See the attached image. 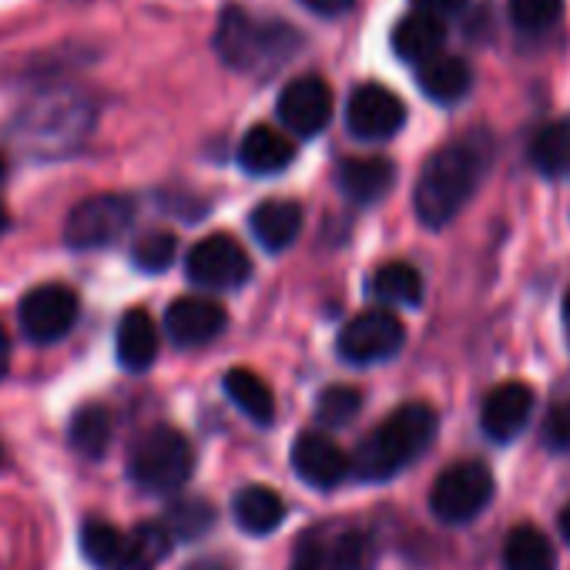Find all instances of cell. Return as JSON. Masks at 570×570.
Returning a JSON list of instances; mask_svg holds the SVG:
<instances>
[{
	"mask_svg": "<svg viewBox=\"0 0 570 570\" xmlns=\"http://www.w3.org/2000/svg\"><path fill=\"white\" fill-rule=\"evenodd\" d=\"M436 436V413L426 403H406L390 413L360 446L350 470L360 480H390L410 466Z\"/></svg>",
	"mask_w": 570,
	"mask_h": 570,
	"instance_id": "cell-1",
	"label": "cell"
},
{
	"mask_svg": "<svg viewBox=\"0 0 570 570\" xmlns=\"http://www.w3.org/2000/svg\"><path fill=\"white\" fill-rule=\"evenodd\" d=\"M480 155L473 151V145H446L440 148L426 165L423 175L416 181V215L423 225L430 228H443L446 222H453L460 215V208L470 202L476 181H480Z\"/></svg>",
	"mask_w": 570,
	"mask_h": 570,
	"instance_id": "cell-2",
	"label": "cell"
},
{
	"mask_svg": "<svg viewBox=\"0 0 570 570\" xmlns=\"http://www.w3.org/2000/svg\"><path fill=\"white\" fill-rule=\"evenodd\" d=\"M293 48L296 38L289 28L262 24L242 8H228L215 31V51L235 71H258L265 65H278Z\"/></svg>",
	"mask_w": 570,
	"mask_h": 570,
	"instance_id": "cell-3",
	"label": "cell"
},
{
	"mask_svg": "<svg viewBox=\"0 0 570 570\" xmlns=\"http://www.w3.org/2000/svg\"><path fill=\"white\" fill-rule=\"evenodd\" d=\"M195 470L191 443L171 426H151L128 453V476L145 493H175Z\"/></svg>",
	"mask_w": 570,
	"mask_h": 570,
	"instance_id": "cell-4",
	"label": "cell"
},
{
	"mask_svg": "<svg viewBox=\"0 0 570 570\" xmlns=\"http://www.w3.org/2000/svg\"><path fill=\"white\" fill-rule=\"evenodd\" d=\"M373 537L353 527H313L299 537L289 570H373Z\"/></svg>",
	"mask_w": 570,
	"mask_h": 570,
	"instance_id": "cell-5",
	"label": "cell"
},
{
	"mask_svg": "<svg viewBox=\"0 0 570 570\" xmlns=\"http://www.w3.org/2000/svg\"><path fill=\"white\" fill-rule=\"evenodd\" d=\"M490 497H493L490 466L480 460H463V463L446 466L436 476L433 493H430V507L443 523L460 527V523H470L473 517H480L483 507L490 503Z\"/></svg>",
	"mask_w": 570,
	"mask_h": 570,
	"instance_id": "cell-6",
	"label": "cell"
},
{
	"mask_svg": "<svg viewBox=\"0 0 570 570\" xmlns=\"http://www.w3.org/2000/svg\"><path fill=\"white\" fill-rule=\"evenodd\" d=\"M135 222V202L128 195H95L85 198L65 222V245L88 252L118 242Z\"/></svg>",
	"mask_w": 570,
	"mask_h": 570,
	"instance_id": "cell-7",
	"label": "cell"
},
{
	"mask_svg": "<svg viewBox=\"0 0 570 570\" xmlns=\"http://www.w3.org/2000/svg\"><path fill=\"white\" fill-rule=\"evenodd\" d=\"M406 343L403 323L386 309H370L353 316L336 340V353L350 366H373L383 360H393Z\"/></svg>",
	"mask_w": 570,
	"mask_h": 570,
	"instance_id": "cell-8",
	"label": "cell"
},
{
	"mask_svg": "<svg viewBox=\"0 0 570 570\" xmlns=\"http://www.w3.org/2000/svg\"><path fill=\"white\" fill-rule=\"evenodd\" d=\"M18 320H21V333L31 343H41V346L58 343L78 323V296L61 282L35 285V289L21 299Z\"/></svg>",
	"mask_w": 570,
	"mask_h": 570,
	"instance_id": "cell-9",
	"label": "cell"
},
{
	"mask_svg": "<svg viewBox=\"0 0 570 570\" xmlns=\"http://www.w3.org/2000/svg\"><path fill=\"white\" fill-rule=\"evenodd\" d=\"M248 272L252 262L232 235H208L198 245H191L185 258V275L195 285H202V289H238V285H245Z\"/></svg>",
	"mask_w": 570,
	"mask_h": 570,
	"instance_id": "cell-10",
	"label": "cell"
},
{
	"mask_svg": "<svg viewBox=\"0 0 570 570\" xmlns=\"http://www.w3.org/2000/svg\"><path fill=\"white\" fill-rule=\"evenodd\" d=\"M278 118L299 138H313L320 135L330 118H333V91L323 78L306 75L296 78L293 85H285L278 95Z\"/></svg>",
	"mask_w": 570,
	"mask_h": 570,
	"instance_id": "cell-11",
	"label": "cell"
},
{
	"mask_svg": "<svg viewBox=\"0 0 570 570\" xmlns=\"http://www.w3.org/2000/svg\"><path fill=\"white\" fill-rule=\"evenodd\" d=\"M406 121V105L383 85H363L346 105V125L363 141H386Z\"/></svg>",
	"mask_w": 570,
	"mask_h": 570,
	"instance_id": "cell-12",
	"label": "cell"
},
{
	"mask_svg": "<svg viewBox=\"0 0 570 570\" xmlns=\"http://www.w3.org/2000/svg\"><path fill=\"white\" fill-rule=\"evenodd\" d=\"M293 470L316 490H333L350 476V456L326 433H303L293 443Z\"/></svg>",
	"mask_w": 570,
	"mask_h": 570,
	"instance_id": "cell-13",
	"label": "cell"
},
{
	"mask_svg": "<svg viewBox=\"0 0 570 570\" xmlns=\"http://www.w3.org/2000/svg\"><path fill=\"white\" fill-rule=\"evenodd\" d=\"M225 323H228L225 309L198 296H181L165 313V333L175 346H205L215 336H222Z\"/></svg>",
	"mask_w": 570,
	"mask_h": 570,
	"instance_id": "cell-14",
	"label": "cell"
},
{
	"mask_svg": "<svg viewBox=\"0 0 570 570\" xmlns=\"http://www.w3.org/2000/svg\"><path fill=\"white\" fill-rule=\"evenodd\" d=\"M530 413H533V393L523 383H503L483 400L480 423L490 440L507 443L527 426Z\"/></svg>",
	"mask_w": 570,
	"mask_h": 570,
	"instance_id": "cell-15",
	"label": "cell"
},
{
	"mask_svg": "<svg viewBox=\"0 0 570 570\" xmlns=\"http://www.w3.org/2000/svg\"><path fill=\"white\" fill-rule=\"evenodd\" d=\"M293 158H296L293 138H285L272 125L248 128L242 145H238V165L248 175H278V171H285L293 165Z\"/></svg>",
	"mask_w": 570,
	"mask_h": 570,
	"instance_id": "cell-16",
	"label": "cell"
},
{
	"mask_svg": "<svg viewBox=\"0 0 570 570\" xmlns=\"http://www.w3.org/2000/svg\"><path fill=\"white\" fill-rule=\"evenodd\" d=\"M252 235L262 248L268 252H282L289 248L299 232H303V205L299 202H289V198H272V202H262L255 212H252Z\"/></svg>",
	"mask_w": 570,
	"mask_h": 570,
	"instance_id": "cell-17",
	"label": "cell"
},
{
	"mask_svg": "<svg viewBox=\"0 0 570 570\" xmlns=\"http://www.w3.org/2000/svg\"><path fill=\"white\" fill-rule=\"evenodd\" d=\"M115 350H118V363L128 373H145L158 356V326H155V320L145 309L125 313L121 323H118Z\"/></svg>",
	"mask_w": 570,
	"mask_h": 570,
	"instance_id": "cell-18",
	"label": "cell"
},
{
	"mask_svg": "<svg viewBox=\"0 0 570 570\" xmlns=\"http://www.w3.org/2000/svg\"><path fill=\"white\" fill-rule=\"evenodd\" d=\"M396 181V168L390 158H350L340 168V188L356 205L380 202Z\"/></svg>",
	"mask_w": 570,
	"mask_h": 570,
	"instance_id": "cell-19",
	"label": "cell"
},
{
	"mask_svg": "<svg viewBox=\"0 0 570 570\" xmlns=\"http://www.w3.org/2000/svg\"><path fill=\"white\" fill-rule=\"evenodd\" d=\"M446 45V28H443V18H433V14H410L396 24L393 31V51L406 61V65H423L430 61L433 55H440Z\"/></svg>",
	"mask_w": 570,
	"mask_h": 570,
	"instance_id": "cell-20",
	"label": "cell"
},
{
	"mask_svg": "<svg viewBox=\"0 0 570 570\" xmlns=\"http://www.w3.org/2000/svg\"><path fill=\"white\" fill-rule=\"evenodd\" d=\"M232 513H235V523L245 533L265 537V533H272L285 520V503H282V497L272 487L252 483V487H245V490L235 493Z\"/></svg>",
	"mask_w": 570,
	"mask_h": 570,
	"instance_id": "cell-21",
	"label": "cell"
},
{
	"mask_svg": "<svg viewBox=\"0 0 570 570\" xmlns=\"http://www.w3.org/2000/svg\"><path fill=\"white\" fill-rule=\"evenodd\" d=\"M473 85V75L466 68L463 58H450V55H433L430 61L420 65V88L426 98L440 101V105H453L460 101Z\"/></svg>",
	"mask_w": 570,
	"mask_h": 570,
	"instance_id": "cell-22",
	"label": "cell"
},
{
	"mask_svg": "<svg viewBox=\"0 0 570 570\" xmlns=\"http://www.w3.org/2000/svg\"><path fill=\"white\" fill-rule=\"evenodd\" d=\"M225 393L228 400L258 426H268L275 420V396L265 386V380L252 370H228L225 373Z\"/></svg>",
	"mask_w": 570,
	"mask_h": 570,
	"instance_id": "cell-23",
	"label": "cell"
},
{
	"mask_svg": "<svg viewBox=\"0 0 570 570\" xmlns=\"http://www.w3.org/2000/svg\"><path fill=\"white\" fill-rule=\"evenodd\" d=\"M553 567H557V553L537 527L520 523L510 530L503 543V570H553Z\"/></svg>",
	"mask_w": 570,
	"mask_h": 570,
	"instance_id": "cell-24",
	"label": "cell"
},
{
	"mask_svg": "<svg viewBox=\"0 0 570 570\" xmlns=\"http://www.w3.org/2000/svg\"><path fill=\"white\" fill-rule=\"evenodd\" d=\"M81 550L95 570H125L128 537L108 520H88L81 530Z\"/></svg>",
	"mask_w": 570,
	"mask_h": 570,
	"instance_id": "cell-25",
	"label": "cell"
},
{
	"mask_svg": "<svg viewBox=\"0 0 570 570\" xmlns=\"http://www.w3.org/2000/svg\"><path fill=\"white\" fill-rule=\"evenodd\" d=\"M373 296L393 306H420L423 275L406 262H386L373 275Z\"/></svg>",
	"mask_w": 570,
	"mask_h": 570,
	"instance_id": "cell-26",
	"label": "cell"
},
{
	"mask_svg": "<svg viewBox=\"0 0 570 570\" xmlns=\"http://www.w3.org/2000/svg\"><path fill=\"white\" fill-rule=\"evenodd\" d=\"M68 440L71 446L88 456V460H101L111 446V416L105 406H81L71 420V430H68Z\"/></svg>",
	"mask_w": 570,
	"mask_h": 570,
	"instance_id": "cell-27",
	"label": "cell"
},
{
	"mask_svg": "<svg viewBox=\"0 0 570 570\" xmlns=\"http://www.w3.org/2000/svg\"><path fill=\"white\" fill-rule=\"evenodd\" d=\"M530 161L540 175H567L570 171V125L567 121H550L537 131L530 145Z\"/></svg>",
	"mask_w": 570,
	"mask_h": 570,
	"instance_id": "cell-28",
	"label": "cell"
},
{
	"mask_svg": "<svg viewBox=\"0 0 570 570\" xmlns=\"http://www.w3.org/2000/svg\"><path fill=\"white\" fill-rule=\"evenodd\" d=\"M171 533L165 523H141L131 537H128V560L125 570H155L168 550H171Z\"/></svg>",
	"mask_w": 570,
	"mask_h": 570,
	"instance_id": "cell-29",
	"label": "cell"
},
{
	"mask_svg": "<svg viewBox=\"0 0 570 570\" xmlns=\"http://www.w3.org/2000/svg\"><path fill=\"white\" fill-rule=\"evenodd\" d=\"M212 523H215V510L205 500H178L168 507L165 517L168 533L178 540H198L212 530Z\"/></svg>",
	"mask_w": 570,
	"mask_h": 570,
	"instance_id": "cell-30",
	"label": "cell"
},
{
	"mask_svg": "<svg viewBox=\"0 0 570 570\" xmlns=\"http://www.w3.org/2000/svg\"><path fill=\"white\" fill-rule=\"evenodd\" d=\"M363 406V393L353 386H330L320 393L316 400V420L326 426H346L360 416Z\"/></svg>",
	"mask_w": 570,
	"mask_h": 570,
	"instance_id": "cell-31",
	"label": "cell"
},
{
	"mask_svg": "<svg viewBox=\"0 0 570 570\" xmlns=\"http://www.w3.org/2000/svg\"><path fill=\"white\" fill-rule=\"evenodd\" d=\"M175 252H178V242L171 232H148L145 238H138L131 262L141 272H165L175 262Z\"/></svg>",
	"mask_w": 570,
	"mask_h": 570,
	"instance_id": "cell-32",
	"label": "cell"
},
{
	"mask_svg": "<svg viewBox=\"0 0 570 570\" xmlns=\"http://www.w3.org/2000/svg\"><path fill=\"white\" fill-rule=\"evenodd\" d=\"M563 14V0H510V18L520 31H547Z\"/></svg>",
	"mask_w": 570,
	"mask_h": 570,
	"instance_id": "cell-33",
	"label": "cell"
},
{
	"mask_svg": "<svg viewBox=\"0 0 570 570\" xmlns=\"http://www.w3.org/2000/svg\"><path fill=\"white\" fill-rule=\"evenodd\" d=\"M543 443L550 450H560V453L570 450V400L550 406V413L543 420Z\"/></svg>",
	"mask_w": 570,
	"mask_h": 570,
	"instance_id": "cell-34",
	"label": "cell"
},
{
	"mask_svg": "<svg viewBox=\"0 0 570 570\" xmlns=\"http://www.w3.org/2000/svg\"><path fill=\"white\" fill-rule=\"evenodd\" d=\"M416 11L423 14H433V18H450V14H460L466 8V0H413Z\"/></svg>",
	"mask_w": 570,
	"mask_h": 570,
	"instance_id": "cell-35",
	"label": "cell"
},
{
	"mask_svg": "<svg viewBox=\"0 0 570 570\" xmlns=\"http://www.w3.org/2000/svg\"><path fill=\"white\" fill-rule=\"evenodd\" d=\"M303 4L320 18H340L353 8V0H303Z\"/></svg>",
	"mask_w": 570,
	"mask_h": 570,
	"instance_id": "cell-36",
	"label": "cell"
},
{
	"mask_svg": "<svg viewBox=\"0 0 570 570\" xmlns=\"http://www.w3.org/2000/svg\"><path fill=\"white\" fill-rule=\"evenodd\" d=\"M8 366H11V343H8V333H4V326H0V380H4Z\"/></svg>",
	"mask_w": 570,
	"mask_h": 570,
	"instance_id": "cell-37",
	"label": "cell"
},
{
	"mask_svg": "<svg viewBox=\"0 0 570 570\" xmlns=\"http://www.w3.org/2000/svg\"><path fill=\"white\" fill-rule=\"evenodd\" d=\"M185 570H228L225 563H218V560H195L191 567H185Z\"/></svg>",
	"mask_w": 570,
	"mask_h": 570,
	"instance_id": "cell-38",
	"label": "cell"
},
{
	"mask_svg": "<svg viewBox=\"0 0 570 570\" xmlns=\"http://www.w3.org/2000/svg\"><path fill=\"white\" fill-rule=\"evenodd\" d=\"M560 530H563V537L570 540V503H567L563 513H560Z\"/></svg>",
	"mask_w": 570,
	"mask_h": 570,
	"instance_id": "cell-39",
	"label": "cell"
},
{
	"mask_svg": "<svg viewBox=\"0 0 570 570\" xmlns=\"http://www.w3.org/2000/svg\"><path fill=\"white\" fill-rule=\"evenodd\" d=\"M563 320H567V333H570V293H567V303H563Z\"/></svg>",
	"mask_w": 570,
	"mask_h": 570,
	"instance_id": "cell-40",
	"label": "cell"
},
{
	"mask_svg": "<svg viewBox=\"0 0 570 570\" xmlns=\"http://www.w3.org/2000/svg\"><path fill=\"white\" fill-rule=\"evenodd\" d=\"M8 178V161H4V155H0V181Z\"/></svg>",
	"mask_w": 570,
	"mask_h": 570,
	"instance_id": "cell-41",
	"label": "cell"
},
{
	"mask_svg": "<svg viewBox=\"0 0 570 570\" xmlns=\"http://www.w3.org/2000/svg\"><path fill=\"white\" fill-rule=\"evenodd\" d=\"M0 232H4V208H0Z\"/></svg>",
	"mask_w": 570,
	"mask_h": 570,
	"instance_id": "cell-42",
	"label": "cell"
}]
</instances>
